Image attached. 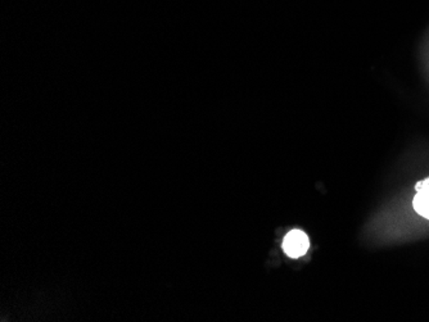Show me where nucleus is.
<instances>
[{
	"label": "nucleus",
	"instance_id": "obj_1",
	"mask_svg": "<svg viewBox=\"0 0 429 322\" xmlns=\"http://www.w3.org/2000/svg\"><path fill=\"white\" fill-rule=\"evenodd\" d=\"M309 248V236L298 229L291 230L283 240V250L291 258H301L302 255L308 253Z\"/></svg>",
	"mask_w": 429,
	"mask_h": 322
},
{
	"label": "nucleus",
	"instance_id": "obj_2",
	"mask_svg": "<svg viewBox=\"0 0 429 322\" xmlns=\"http://www.w3.org/2000/svg\"><path fill=\"white\" fill-rule=\"evenodd\" d=\"M416 195L413 199L415 212L422 217L429 220V177L416 184Z\"/></svg>",
	"mask_w": 429,
	"mask_h": 322
}]
</instances>
